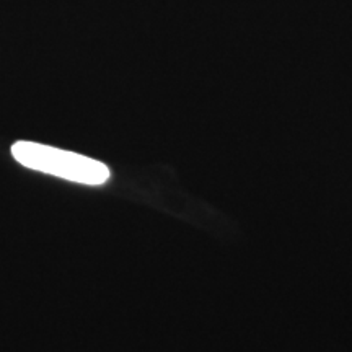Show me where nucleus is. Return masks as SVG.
<instances>
[{"mask_svg":"<svg viewBox=\"0 0 352 352\" xmlns=\"http://www.w3.org/2000/svg\"><path fill=\"white\" fill-rule=\"evenodd\" d=\"M12 155L26 168L59 176L69 182L98 186L109 178L108 166L101 162L50 145L20 140L12 145Z\"/></svg>","mask_w":352,"mask_h":352,"instance_id":"nucleus-1","label":"nucleus"}]
</instances>
